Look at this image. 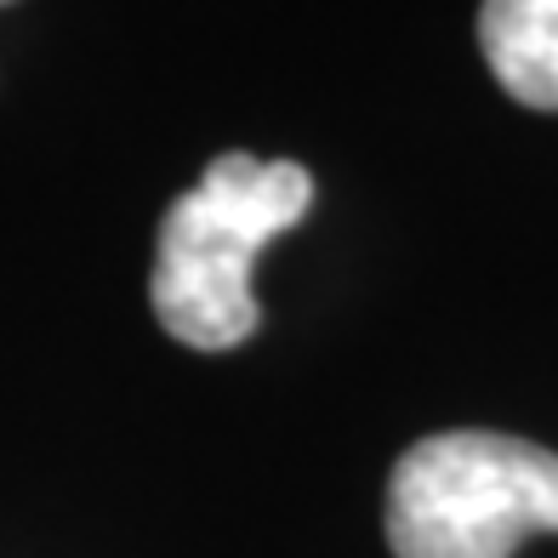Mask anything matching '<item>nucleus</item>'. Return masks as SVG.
I'll list each match as a JSON object with an SVG mask.
<instances>
[{
	"mask_svg": "<svg viewBox=\"0 0 558 558\" xmlns=\"http://www.w3.org/2000/svg\"><path fill=\"white\" fill-rule=\"evenodd\" d=\"M0 7H7V0H0Z\"/></svg>",
	"mask_w": 558,
	"mask_h": 558,
	"instance_id": "4",
	"label": "nucleus"
},
{
	"mask_svg": "<svg viewBox=\"0 0 558 558\" xmlns=\"http://www.w3.org/2000/svg\"><path fill=\"white\" fill-rule=\"evenodd\" d=\"M314 206V177L296 160H251L245 148L217 155L211 171L160 222V257L148 279L160 325L199 353H222L257 331L251 263L296 228Z\"/></svg>",
	"mask_w": 558,
	"mask_h": 558,
	"instance_id": "1",
	"label": "nucleus"
},
{
	"mask_svg": "<svg viewBox=\"0 0 558 558\" xmlns=\"http://www.w3.org/2000/svg\"><path fill=\"white\" fill-rule=\"evenodd\" d=\"M558 536V456L513 434H434L388 478L393 558H513Z\"/></svg>",
	"mask_w": 558,
	"mask_h": 558,
	"instance_id": "2",
	"label": "nucleus"
},
{
	"mask_svg": "<svg viewBox=\"0 0 558 558\" xmlns=\"http://www.w3.org/2000/svg\"><path fill=\"white\" fill-rule=\"evenodd\" d=\"M478 46L513 104L558 114V0H485Z\"/></svg>",
	"mask_w": 558,
	"mask_h": 558,
	"instance_id": "3",
	"label": "nucleus"
}]
</instances>
